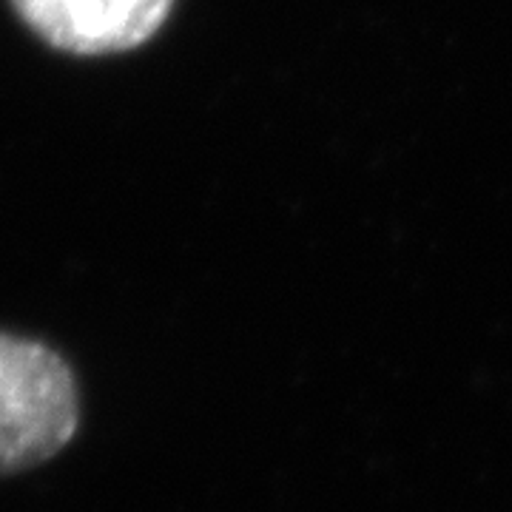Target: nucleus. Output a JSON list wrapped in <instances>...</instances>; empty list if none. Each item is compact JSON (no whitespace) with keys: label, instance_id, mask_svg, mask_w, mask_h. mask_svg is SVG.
<instances>
[{"label":"nucleus","instance_id":"obj_2","mask_svg":"<svg viewBox=\"0 0 512 512\" xmlns=\"http://www.w3.org/2000/svg\"><path fill=\"white\" fill-rule=\"evenodd\" d=\"M49 46L74 55H114L146 43L174 0H12Z\"/></svg>","mask_w":512,"mask_h":512},{"label":"nucleus","instance_id":"obj_1","mask_svg":"<svg viewBox=\"0 0 512 512\" xmlns=\"http://www.w3.org/2000/svg\"><path fill=\"white\" fill-rule=\"evenodd\" d=\"M72 367L43 342L0 333V476L55 458L77 433Z\"/></svg>","mask_w":512,"mask_h":512}]
</instances>
